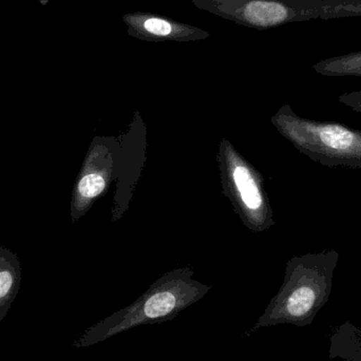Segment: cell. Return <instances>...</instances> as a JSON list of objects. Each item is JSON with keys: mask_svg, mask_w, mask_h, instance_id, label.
Returning <instances> with one entry per match:
<instances>
[{"mask_svg": "<svg viewBox=\"0 0 361 361\" xmlns=\"http://www.w3.org/2000/svg\"><path fill=\"white\" fill-rule=\"evenodd\" d=\"M193 275L190 267H180L161 276L137 300L87 329L74 347H91L139 326L173 322L212 290Z\"/></svg>", "mask_w": 361, "mask_h": 361, "instance_id": "1", "label": "cell"}, {"mask_svg": "<svg viewBox=\"0 0 361 361\" xmlns=\"http://www.w3.org/2000/svg\"><path fill=\"white\" fill-rule=\"evenodd\" d=\"M338 261L336 250L292 257L279 290L246 334L278 324L305 328L313 324L330 300Z\"/></svg>", "mask_w": 361, "mask_h": 361, "instance_id": "2", "label": "cell"}, {"mask_svg": "<svg viewBox=\"0 0 361 361\" xmlns=\"http://www.w3.org/2000/svg\"><path fill=\"white\" fill-rule=\"evenodd\" d=\"M271 124L314 162L361 171V130L302 118L290 105L282 106L271 116Z\"/></svg>", "mask_w": 361, "mask_h": 361, "instance_id": "3", "label": "cell"}, {"mask_svg": "<svg viewBox=\"0 0 361 361\" xmlns=\"http://www.w3.org/2000/svg\"><path fill=\"white\" fill-rule=\"evenodd\" d=\"M216 162L223 195L243 224L254 233L269 231L275 220L262 175L226 139L220 142Z\"/></svg>", "mask_w": 361, "mask_h": 361, "instance_id": "4", "label": "cell"}, {"mask_svg": "<svg viewBox=\"0 0 361 361\" xmlns=\"http://www.w3.org/2000/svg\"><path fill=\"white\" fill-rule=\"evenodd\" d=\"M122 146L116 137L93 139L82 171L74 185L71 202L72 222L75 223L107 192L116 179L122 161Z\"/></svg>", "mask_w": 361, "mask_h": 361, "instance_id": "5", "label": "cell"}, {"mask_svg": "<svg viewBox=\"0 0 361 361\" xmlns=\"http://www.w3.org/2000/svg\"><path fill=\"white\" fill-rule=\"evenodd\" d=\"M122 20L126 25L128 35L143 42H200L210 36L209 32L201 27L156 13H127L123 15Z\"/></svg>", "mask_w": 361, "mask_h": 361, "instance_id": "6", "label": "cell"}, {"mask_svg": "<svg viewBox=\"0 0 361 361\" xmlns=\"http://www.w3.org/2000/svg\"><path fill=\"white\" fill-rule=\"evenodd\" d=\"M20 280V263L16 255L0 246V322L18 294Z\"/></svg>", "mask_w": 361, "mask_h": 361, "instance_id": "7", "label": "cell"}, {"mask_svg": "<svg viewBox=\"0 0 361 361\" xmlns=\"http://www.w3.org/2000/svg\"><path fill=\"white\" fill-rule=\"evenodd\" d=\"M329 357L343 361H361V329L347 322L331 336Z\"/></svg>", "mask_w": 361, "mask_h": 361, "instance_id": "8", "label": "cell"}, {"mask_svg": "<svg viewBox=\"0 0 361 361\" xmlns=\"http://www.w3.org/2000/svg\"><path fill=\"white\" fill-rule=\"evenodd\" d=\"M313 69L329 78L361 76V51L324 59L315 63Z\"/></svg>", "mask_w": 361, "mask_h": 361, "instance_id": "9", "label": "cell"}, {"mask_svg": "<svg viewBox=\"0 0 361 361\" xmlns=\"http://www.w3.org/2000/svg\"><path fill=\"white\" fill-rule=\"evenodd\" d=\"M339 103L351 108L354 111L361 114V90L345 93L338 97Z\"/></svg>", "mask_w": 361, "mask_h": 361, "instance_id": "10", "label": "cell"}]
</instances>
